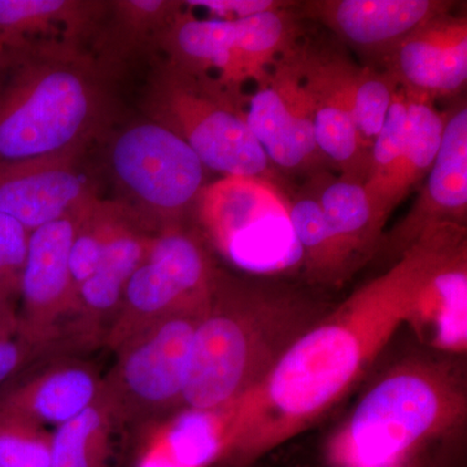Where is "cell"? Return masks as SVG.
Segmentation results:
<instances>
[{"mask_svg":"<svg viewBox=\"0 0 467 467\" xmlns=\"http://www.w3.org/2000/svg\"><path fill=\"white\" fill-rule=\"evenodd\" d=\"M434 245L432 232L386 273L328 309L238 401L223 462L247 467L301 434L334 407L407 324Z\"/></svg>","mask_w":467,"mask_h":467,"instance_id":"obj_1","label":"cell"},{"mask_svg":"<svg viewBox=\"0 0 467 467\" xmlns=\"http://www.w3.org/2000/svg\"><path fill=\"white\" fill-rule=\"evenodd\" d=\"M116 79L86 46L0 43V167L86 155L115 129Z\"/></svg>","mask_w":467,"mask_h":467,"instance_id":"obj_2","label":"cell"},{"mask_svg":"<svg viewBox=\"0 0 467 467\" xmlns=\"http://www.w3.org/2000/svg\"><path fill=\"white\" fill-rule=\"evenodd\" d=\"M330 306L275 276H236L217 269L193 337L183 408L241 401Z\"/></svg>","mask_w":467,"mask_h":467,"instance_id":"obj_3","label":"cell"},{"mask_svg":"<svg viewBox=\"0 0 467 467\" xmlns=\"http://www.w3.org/2000/svg\"><path fill=\"white\" fill-rule=\"evenodd\" d=\"M462 371L405 359L362 395L326 442L328 467H436L466 422Z\"/></svg>","mask_w":467,"mask_h":467,"instance_id":"obj_4","label":"cell"},{"mask_svg":"<svg viewBox=\"0 0 467 467\" xmlns=\"http://www.w3.org/2000/svg\"><path fill=\"white\" fill-rule=\"evenodd\" d=\"M248 98L213 77L160 60L144 90L147 119L189 144L207 171L269 180L270 161L247 124Z\"/></svg>","mask_w":467,"mask_h":467,"instance_id":"obj_5","label":"cell"},{"mask_svg":"<svg viewBox=\"0 0 467 467\" xmlns=\"http://www.w3.org/2000/svg\"><path fill=\"white\" fill-rule=\"evenodd\" d=\"M106 138L115 201L150 233L183 226L207 184V169L189 144L147 117Z\"/></svg>","mask_w":467,"mask_h":467,"instance_id":"obj_6","label":"cell"},{"mask_svg":"<svg viewBox=\"0 0 467 467\" xmlns=\"http://www.w3.org/2000/svg\"><path fill=\"white\" fill-rule=\"evenodd\" d=\"M195 212L212 244L243 272L273 278L300 269L290 202L267 178L223 175L202 187Z\"/></svg>","mask_w":467,"mask_h":467,"instance_id":"obj_7","label":"cell"},{"mask_svg":"<svg viewBox=\"0 0 467 467\" xmlns=\"http://www.w3.org/2000/svg\"><path fill=\"white\" fill-rule=\"evenodd\" d=\"M207 304L158 319L115 350L103 398L119 426L147 425L183 408L193 337Z\"/></svg>","mask_w":467,"mask_h":467,"instance_id":"obj_8","label":"cell"},{"mask_svg":"<svg viewBox=\"0 0 467 467\" xmlns=\"http://www.w3.org/2000/svg\"><path fill=\"white\" fill-rule=\"evenodd\" d=\"M217 269L201 239L183 226L156 233L126 285L104 346L115 352L158 319L207 303Z\"/></svg>","mask_w":467,"mask_h":467,"instance_id":"obj_9","label":"cell"},{"mask_svg":"<svg viewBox=\"0 0 467 467\" xmlns=\"http://www.w3.org/2000/svg\"><path fill=\"white\" fill-rule=\"evenodd\" d=\"M82 208L29 234L16 335L50 356L67 348L66 331L76 313L69 259Z\"/></svg>","mask_w":467,"mask_h":467,"instance_id":"obj_10","label":"cell"},{"mask_svg":"<svg viewBox=\"0 0 467 467\" xmlns=\"http://www.w3.org/2000/svg\"><path fill=\"white\" fill-rule=\"evenodd\" d=\"M296 43L254 82L245 116L270 164L309 178L330 165L315 140L312 104L301 78Z\"/></svg>","mask_w":467,"mask_h":467,"instance_id":"obj_11","label":"cell"},{"mask_svg":"<svg viewBox=\"0 0 467 467\" xmlns=\"http://www.w3.org/2000/svg\"><path fill=\"white\" fill-rule=\"evenodd\" d=\"M434 245L407 324L420 343L450 356L467 348L466 226L432 229Z\"/></svg>","mask_w":467,"mask_h":467,"instance_id":"obj_12","label":"cell"},{"mask_svg":"<svg viewBox=\"0 0 467 467\" xmlns=\"http://www.w3.org/2000/svg\"><path fill=\"white\" fill-rule=\"evenodd\" d=\"M453 8L445 0H309L294 7L380 69L409 34Z\"/></svg>","mask_w":467,"mask_h":467,"instance_id":"obj_13","label":"cell"},{"mask_svg":"<svg viewBox=\"0 0 467 467\" xmlns=\"http://www.w3.org/2000/svg\"><path fill=\"white\" fill-rule=\"evenodd\" d=\"M441 149L413 207L389 234H383L378 254L400 259L429 230L441 225L466 226L467 106L459 100L445 110Z\"/></svg>","mask_w":467,"mask_h":467,"instance_id":"obj_14","label":"cell"},{"mask_svg":"<svg viewBox=\"0 0 467 467\" xmlns=\"http://www.w3.org/2000/svg\"><path fill=\"white\" fill-rule=\"evenodd\" d=\"M86 155L51 156L0 167V213L32 233L99 198Z\"/></svg>","mask_w":467,"mask_h":467,"instance_id":"obj_15","label":"cell"},{"mask_svg":"<svg viewBox=\"0 0 467 467\" xmlns=\"http://www.w3.org/2000/svg\"><path fill=\"white\" fill-rule=\"evenodd\" d=\"M296 57L301 78L312 104L313 130L318 150L339 175L365 184L370 168L371 147L359 131L352 106L344 94L335 48L297 41Z\"/></svg>","mask_w":467,"mask_h":467,"instance_id":"obj_16","label":"cell"},{"mask_svg":"<svg viewBox=\"0 0 467 467\" xmlns=\"http://www.w3.org/2000/svg\"><path fill=\"white\" fill-rule=\"evenodd\" d=\"M411 97H456L467 82V17L453 12L409 34L382 67Z\"/></svg>","mask_w":467,"mask_h":467,"instance_id":"obj_17","label":"cell"},{"mask_svg":"<svg viewBox=\"0 0 467 467\" xmlns=\"http://www.w3.org/2000/svg\"><path fill=\"white\" fill-rule=\"evenodd\" d=\"M153 235L134 218L109 243L94 273L77 288L76 313L66 331L67 348L104 344L126 285L146 257Z\"/></svg>","mask_w":467,"mask_h":467,"instance_id":"obj_18","label":"cell"},{"mask_svg":"<svg viewBox=\"0 0 467 467\" xmlns=\"http://www.w3.org/2000/svg\"><path fill=\"white\" fill-rule=\"evenodd\" d=\"M103 378L82 359L54 356L0 392V408L43 427L60 426L99 400Z\"/></svg>","mask_w":467,"mask_h":467,"instance_id":"obj_19","label":"cell"},{"mask_svg":"<svg viewBox=\"0 0 467 467\" xmlns=\"http://www.w3.org/2000/svg\"><path fill=\"white\" fill-rule=\"evenodd\" d=\"M184 8L180 0H109L90 50L117 77L129 61L159 55L162 36Z\"/></svg>","mask_w":467,"mask_h":467,"instance_id":"obj_20","label":"cell"},{"mask_svg":"<svg viewBox=\"0 0 467 467\" xmlns=\"http://www.w3.org/2000/svg\"><path fill=\"white\" fill-rule=\"evenodd\" d=\"M407 94V92H405ZM408 97V126L404 144L386 182L368 202L374 226L383 236L389 214L416 189L431 171L441 149L447 113L439 112L434 101Z\"/></svg>","mask_w":467,"mask_h":467,"instance_id":"obj_21","label":"cell"},{"mask_svg":"<svg viewBox=\"0 0 467 467\" xmlns=\"http://www.w3.org/2000/svg\"><path fill=\"white\" fill-rule=\"evenodd\" d=\"M109 0H0V43L58 39L90 48Z\"/></svg>","mask_w":467,"mask_h":467,"instance_id":"obj_22","label":"cell"},{"mask_svg":"<svg viewBox=\"0 0 467 467\" xmlns=\"http://www.w3.org/2000/svg\"><path fill=\"white\" fill-rule=\"evenodd\" d=\"M318 202L327 225L359 265L376 256L382 235L377 232L364 184L321 171L304 184Z\"/></svg>","mask_w":467,"mask_h":467,"instance_id":"obj_23","label":"cell"},{"mask_svg":"<svg viewBox=\"0 0 467 467\" xmlns=\"http://www.w3.org/2000/svg\"><path fill=\"white\" fill-rule=\"evenodd\" d=\"M288 202L301 252L300 270L306 281L322 287H339L361 266L358 261L327 225L318 202L306 187Z\"/></svg>","mask_w":467,"mask_h":467,"instance_id":"obj_24","label":"cell"},{"mask_svg":"<svg viewBox=\"0 0 467 467\" xmlns=\"http://www.w3.org/2000/svg\"><path fill=\"white\" fill-rule=\"evenodd\" d=\"M238 402L218 409L182 408L152 439L181 467L223 462L232 441Z\"/></svg>","mask_w":467,"mask_h":467,"instance_id":"obj_25","label":"cell"},{"mask_svg":"<svg viewBox=\"0 0 467 467\" xmlns=\"http://www.w3.org/2000/svg\"><path fill=\"white\" fill-rule=\"evenodd\" d=\"M119 427L103 398L52 431L51 467H109L112 436Z\"/></svg>","mask_w":467,"mask_h":467,"instance_id":"obj_26","label":"cell"},{"mask_svg":"<svg viewBox=\"0 0 467 467\" xmlns=\"http://www.w3.org/2000/svg\"><path fill=\"white\" fill-rule=\"evenodd\" d=\"M134 218L137 217L121 202L100 196L82 208L69 259L76 288L94 273L109 243Z\"/></svg>","mask_w":467,"mask_h":467,"instance_id":"obj_27","label":"cell"},{"mask_svg":"<svg viewBox=\"0 0 467 467\" xmlns=\"http://www.w3.org/2000/svg\"><path fill=\"white\" fill-rule=\"evenodd\" d=\"M29 234L14 218L0 213V333L17 331Z\"/></svg>","mask_w":467,"mask_h":467,"instance_id":"obj_28","label":"cell"},{"mask_svg":"<svg viewBox=\"0 0 467 467\" xmlns=\"http://www.w3.org/2000/svg\"><path fill=\"white\" fill-rule=\"evenodd\" d=\"M52 432L0 408V467H51Z\"/></svg>","mask_w":467,"mask_h":467,"instance_id":"obj_29","label":"cell"},{"mask_svg":"<svg viewBox=\"0 0 467 467\" xmlns=\"http://www.w3.org/2000/svg\"><path fill=\"white\" fill-rule=\"evenodd\" d=\"M43 350L21 339L16 334L0 333V387L8 386L15 378L23 376L24 370L36 359L50 358Z\"/></svg>","mask_w":467,"mask_h":467,"instance_id":"obj_30","label":"cell"},{"mask_svg":"<svg viewBox=\"0 0 467 467\" xmlns=\"http://www.w3.org/2000/svg\"><path fill=\"white\" fill-rule=\"evenodd\" d=\"M292 5L294 2H278V0H187L184 2V5L189 9H204L209 18L223 21L243 20L263 12L287 8Z\"/></svg>","mask_w":467,"mask_h":467,"instance_id":"obj_31","label":"cell"},{"mask_svg":"<svg viewBox=\"0 0 467 467\" xmlns=\"http://www.w3.org/2000/svg\"><path fill=\"white\" fill-rule=\"evenodd\" d=\"M135 467H181L165 453L155 441H150L138 456Z\"/></svg>","mask_w":467,"mask_h":467,"instance_id":"obj_32","label":"cell"}]
</instances>
